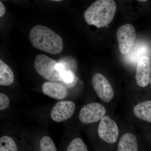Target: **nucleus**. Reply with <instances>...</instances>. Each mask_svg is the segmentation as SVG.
I'll list each match as a JSON object with an SVG mask.
<instances>
[{"instance_id": "17", "label": "nucleus", "mask_w": 151, "mask_h": 151, "mask_svg": "<svg viewBox=\"0 0 151 151\" xmlns=\"http://www.w3.org/2000/svg\"><path fill=\"white\" fill-rule=\"evenodd\" d=\"M40 148V151H57L53 140L48 136H45L41 139Z\"/></svg>"}, {"instance_id": "5", "label": "nucleus", "mask_w": 151, "mask_h": 151, "mask_svg": "<svg viewBox=\"0 0 151 151\" xmlns=\"http://www.w3.org/2000/svg\"><path fill=\"white\" fill-rule=\"evenodd\" d=\"M106 113V109L100 103H89L81 108L78 118L79 121L83 124H92L101 120Z\"/></svg>"}, {"instance_id": "22", "label": "nucleus", "mask_w": 151, "mask_h": 151, "mask_svg": "<svg viewBox=\"0 0 151 151\" xmlns=\"http://www.w3.org/2000/svg\"><path fill=\"white\" fill-rule=\"evenodd\" d=\"M150 83H151V78H150Z\"/></svg>"}, {"instance_id": "9", "label": "nucleus", "mask_w": 151, "mask_h": 151, "mask_svg": "<svg viewBox=\"0 0 151 151\" xmlns=\"http://www.w3.org/2000/svg\"><path fill=\"white\" fill-rule=\"evenodd\" d=\"M151 73L150 60L147 56L142 57L138 61L136 69L135 78L138 85L142 87L147 86L150 80Z\"/></svg>"}, {"instance_id": "21", "label": "nucleus", "mask_w": 151, "mask_h": 151, "mask_svg": "<svg viewBox=\"0 0 151 151\" xmlns=\"http://www.w3.org/2000/svg\"><path fill=\"white\" fill-rule=\"evenodd\" d=\"M53 1L56 2V1H60V0H55V1Z\"/></svg>"}, {"instance_id": "2", "label": "nucleus", "mask_w": 151, "mask_h": 151, "mask_svg": "<svg viewBox=\"0 0 151 151\" xmlns=\"http://www.w3.org/2000/svg\"><path fill=\"white\" fill-rule=\"evenodd\" d=\"M116 4L113 0H98L85 11L84 19L89 25L98 28L107 26L114 18Z\"/></svg>"}, {"instance_id": "13", "label": "nucleus", "mask_w": 151, "mask_h": 151, "mask_svg": "<svg viewBox=\"0 0 151 151\" xmlns=\"http://www.w3.org/2000/svg\"><path fill=\"white\" fill-rule=\"evenodd\" d=\"M14 80L12 70L1 60H0V85L7 86L13 83Z\"/></svg>"}, {"instance_id": "16", "label": "nucleus", "mask_w": 151, "mask_h": 151, "mask_svg": "<svg viewBox=\"0 0 151 151\" xmlns=\"http://www.w3.org/2000/svg\"><path fill=\"white\" fill-rule=\"evenodd\" d=\"M66 151H88L85 143L81 139L75 138L68 146Z\"/></svg>"}, {"instance_id": "12", "label": "nucleus", "mask_w": 151, "mask_h": 151, "mask_svg": "<svg viewBox=\"0 0 151 151\" xmlns=\"http://www.w3.org/2000/svg\"><path fill=\"white\" fill-rule=\"evenodd\" d=\"M134 113L139 119L151 122V101H146L138 104L134 108Z\"/></svg>"}, {"instance_id": "19", "label": "nucleus", "mask_w": 151, "mask_h": 151, "mask_svg": "<svg viewBox=\"0 0 151 151\" xmlns=\"http://www.w3.org/2000/svg\"><path fill=\"white\" fill-rule=\"evenodd\" d=\"M5 12V7L2 2L0 1V17H2L4 15Z\"/></svg>"}, {"instance_id": "18", "label": "nucleus", "mask_w": 151, "mask_h": 151, "mask_svg": "<svg viewBox=\"0 0 151 151\" xmlns=\"http://www.w3.org/2000/svg\"><path fill=\"white\" fill-rule=\"evenodd\" d=\"M9 103V99L8 96L4 93H0V110H4L8 108Z\"/></svg>"}, {"instance_id": "11", "label": "nucleus", "mask_w": 151, "mask_h": 151, "mask_svg": "<svg viewBox=\"0 0 151 151\" xmlns=\"http://www.w3.org/2000/svg\"><path fill=\"white\" fill-rule=\"evenodd\" d=\"M118 151H138L136 136L132 133H126L122 136L118 144Z\"/></svg>"}, {"instance_id": "4", "label": "nucleus", "mask_w": 151, "mask_h": 151, "mask_svg": "<svg viewBox=\"0 0 151 151\" xmlns=\"http://www.w3.org/2000/svg\"><path fill=\"white\" fill-rule=\"evenodd\" d=\"M98 134L99 137L105 142L114 144L119 138V127L113 119L105 116L100 120Z\"/></svg>"}, {"instance_id": "14", "label": "nucleus", "mask_w": 151, "mask_h": 151, "mask_svg": "<svg viewBox=\"0 0 151 151\" xmlns=\"http://www.w3.org/2000/svg\"><path fill=\"white\" fill-rule=\"evenodd\" d=\"M59 70L61 74L62 81L68 86H73L76 84V77L71 70L67 69L64 63L59 62Z\"/></svg>"}, {"instance_id": "8", "label": "nucleus", "mask_w": 151, "mask_h": 151, "mask_svg": "<svg viewBox=\"0 0 151 151\" xmlns=\"http://www.w3.org/2000/svg\"><path fill=\"white\" fill-rule=\"evenodd\" d=\"M76 105L72 101L64 100L60 101L53 106L50 116L54 122H64L70 119L75 111Z\"/></svg>"}, {"instance_id": "1", "label": "nucleus", "mask_w": 151, "mask_h": 151, "mask_svg": "<svg viewBox=\"0 0 151 151\" xmlns=\"http://www.w3.org/2000/svg\"><path fill=\"white\" fill-rule=\"evenodd\" d=\"M29 38L34 47L50 54H59L63 50L62 37L42 25H37L32 29Z\"/></svg>"}, {"instance_id": "7", "label": "nucleus", "mask_w": 151, "mask_h": 151, "mask_svg": "<svg viewBox=\"0 0 151 151\" xmlns=\"http://www.w3.org/2000/svg\"><path fill=\"white\" fill-rule=\"evenodd\" d=\"M92 85L98 97L106 103H109L114 97L112 86L107 78L99 73H94L92 78Z\"/></svg>"}, {"instance_id": "15", "label": "nucleus", "mask_w": 151, "mask_h": 151, "mask_svg": "<svg viewBox=\"0 0 151 151\" xmlns=\"http://www.w3.org/2000/svg\"><path fill=\"white\" fill-rule=\"evenodd\" d=\"M0 151H18L16 144L13 139L9 136L1 137Z\"/></svg>"}, {"instance_id": "10", "label": "nucleus", "mask_w": 151, "mask_h": 151, "mask_svg": "<svg viewBox=\"0 0 151 151\" xmlns=\"http://www.w3.org/2000/svg\"><path fill=\"white\" fill-rule=\"evenodd\" d=\"M42 90L47 96L58 100L64 99L68 94L67 89L65 86L57 81L45 82L42 86Z\"/></svg>"}, {"instance_id": "20", "label": "nucleus", "mask_w": 151, "mask_h": 151, "mask_svg": "<svg viewBox=\"0 0 151 151\" xmlns=\"http://www.w3.org/2000/svg\"><path fill=\"white\" fill-rule=\"evenodd\" d=\"M140 1V2H146V1H146V0H145V1H144V0H142V1H141V0H140V1Z\"/></svg>"}, {"instance_id": "3", "label": "nucleus", "mask_w": 151, "mask_h": 151, "mask_svg": "<svg viewBox=\"0 0 151 151\" xmlns=\"http://www.w3.org/2000/svg\"><path fill=\"white\" fill-rule=\"evenodd\" d=\"M58 62L44 54L36 57L35 68L38 74L47 80L51 81H62L61 73L57 69Z\"/></svg>"}, {"instance_id": "6", "label": "nucleus", "mask_w": 151, "mask_h": 151, "mask_svg": "<svg viewBox=\"0 0 151 151\" xmlns=\"http://www.w3.org/2000/svg\"><path fill=\"white\" fill-rule=\"evenodd\" d=\"M116 36L120 52L123 54L129 53L136 39V32L134 27L129 24L122 26L117 30Z\"/></svg>"}]
</instances>
